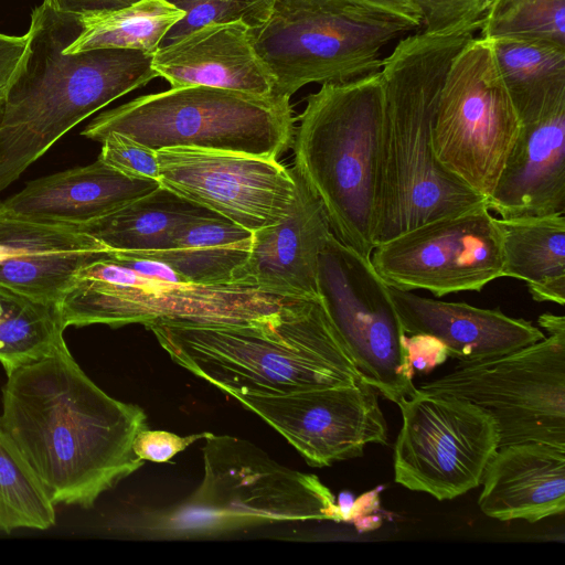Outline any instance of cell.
Wrapping results in <instances>:
<instances>
[{
  "mask_svg": "<svg viewBox=\"0 0 565 565\" xmlns=\"http://www.w3.org/2000/svg\"><path fill=\"white\" fill-rule=\"evenodd\" d=\"M55 505L0 420V531L47 530Z\"/></svg>",
  "mask_w": 565,
  "mask_h": 565,
  "instance_id": "cell-30",
  "label": "cell"
},
{
  "mask_svg": "<svg viewBox=\"0 0 565 565\" xmlns=\"http://www.w3.org/2000/svg\"><path fill=\"white\" fill-rule=\"evenodd\" d=\"M145 327L174 363L234 398L362 380L320 297L291 299L276 316L256 322Z\"/></svg>",
  "mask_w": 565,
  "mask_h": 565,
  "instance_id": "cell-4",
  "label": "cell"
},
{
  "mask_svg": "<svg viewBox=\"0 0 565 565\" xmlns=\"http://www.w3.org/2000/svg\"><path fill=\"white\" fill-rule=\"evenodd\" d=\"M289 300L237 285H201L142 273L105 249L76 271L58 306L66 328H119L157 321L256 322L276 316Z\"/></svg>",
  "mask_w": 565,
  "mask_h": 565,
  "instance_id": "cell-8",
  "label": "cell"
},
{
  "mask_svg": "<svg viewBox=\"0 0 565 565\" xmlns=\"http://www.w3.org/2000/svg\"><path fill=\"white\" fill-rule=\"evenodd\" d=\"M515 351L459 362L420 393L466 399L497 422L499 447L546 443L565 448V326Z\"/></svg>",
  "mask_w": 565,
  "mask_h": 565,
  "instance_id": "cell-10",
  "label": "cell"
},
{
  "mask_svg": "<svg viewBox=\"0 0 565 565\" xmlns=\"http://www.w3.org/2000/svg\"><path fill=\"white\" fill-rule=\"evenodd\" d=\"M489 43L522 125L565 105V46L532 40Z\"/></svg>",
  "mask_w": 565,
  "mask_h": 565,
  "instance_id": "cell-26",
  "label": "cell"
},
{
  "mask_svg": "<svg viewBox=\"0 0 565 565\" xmlns=\"http://www.w3.org/2000/svg\"><path fill=\"white\" fill-rule=\"evenodd\" d=\"M58 302L0 282V363L7 375L66 347Z\"/></svg>",
  "mask_w": 565,
  "mask_h": 565,
  "instance_id": "cell-29",
  "label": "cell"
},
{
  "mask_svg": "<svg viewBox=\"0 0 565 565\" xmlns=\"http://www.w3.org/2000/svg\"><path fill=\"white\" fill-rule=\"evenodd\" d=\"M341 8L365 14L405 21L415 29L422 25L417 9L408 0H331Z\"/></svg>",
  "mask_w": 565,
  "mask_h": 565,
  "instance_id": "cell-36",
  "label": "cell"
},
{
  "mask_svg": "<svg viewBox=\"0 0 565 565\" xmlns=\"http://www.w3.org/2000/svg\"><path fill=\"white\" fill-rule=\"evenodd\" d=\"M295 194L276 224L252 233L248 258L234 285L285 299L318 298V263L333 234L324 205L294 169Z\"/></svg>",
  "mask_w": 565,
  "mask_h": 565,
  "instance_id": "cell-17",
  "label": "cell"
},
{
  "mask_svg": "<svg viewBox=\"0 0 565 565\" xmlns=\"http://www.w3.org/2000/svg\"><path fill=\"white\" fill-rule=\"evenodd\" d=\"M290 98L209 87H171L100 113L82 131L98 141L110 131L153 150L190 147L278 159L292 146Z\"/></svg>",
  "mask_w": 565,
  "mask_h": 565,
  "instance_id": "cell-7",
  "label": "cell"
},
{
  "mask_svg": "<svg viewBox=\"0 0 565 565\" xmlns=\"http://www.w3.org/2000/svg\"><path fill=\"white\" fill-rule=\"evenodd\" d=\"M370 260L388 286L401 290L436 297L480 291L503 277L498 218L484 202L379 244Z\"/></svg>",
  "mask_w": 565,
  "mask_h": 565,
  "instance_id": "cell-14",
  "label": "cell"
},
{
  "mask_svg": "<svg viewBox=\"0 0 565 565\" xmlns=\"http://www.w3.org/2000/svg\"><path fill=\"white\" fill-rule=\"evenodd\" d=\"M377 391L353 384L285 395H239L237 399L275 428L312 467L361 457L366 445L387 441Z\"/></svg>",
  "mask_w": 565,
  "mask_h": 565,
  "instance_id": "cell-16",
  "label": "cell"
},
{
  "mask_svg": "<svg viewBox=\"0 0 565 565\" xmlns=\"http://www.w3.org/2000/svg\"><path fill=\"white\" fill-rule=\"evenodd\" d=\"M388 291L406 335L433 337L459 362L505 354L545 337L532 322L499 308L426 298L392 286Z\"/></svg>",
  "mask_w": 565,
  "mask_h": 565,
  "instance_id": "cell-20",
  "label": "cell"
},
{
  "mask_svg": "<svg viewBox=\"0 0 565 565\" xmlns=\"http://www.w3.org/2000/svg\"><path fill=\"white\" fill-rule=\"evenodd\" d=\"M184 14L167 0H138L121 8L81 12L79 32L64 52L130 49L154 53Z\"/></svg>",
  "mask_w": 565,
  "mask_h": 565,
  "instance_id": "cell-28",
  "label": "cell"
},
{
  "mask_svg": "<svg viewBox=\"0 0 565 565\" xmlns=\"http://www.w3.org/2000/svg\"><path fill=\"white\" fill-rule=\"evenodd\" d=\"M157 159L161 186L252 233L292 203L295 175L278 159L190 147L157 150Z\"/></svg>",
  "mask_w": 565,
  "mask_h": 565,
  "instance_id": "cell-15",
  "label": "cell"
},
{
  "mask_svg": "<svg viewBox=\"0 0 565 565\" xmlns=\"http://www.w3.org/2000/svg\"><path fill=\"white\" fill-rule=\"evenodd\" d=\"M486 204L500 218L565 214V105L522 125Z\"/></svg>",
  "mask_w": 565,
  "mask_h": 565,
  "instance_id": "cell-21",
  "label": "cell"
},
{
  "mask_svg": "<svg viewBox=\"0 0 565 565\" xmlns=\"http://www.w3.org/2000/svg\"><path fill=\"white\" fill-rule=\"evenodd\" d=\"M397 405L402 427L394 446L395 482L439 501L481 486L500 444L490 414L466 399L417 390Z\"/></svg>",
  "mask_w": 565,
  "mask_h": 565,
  "instance_id": "cell-13",
  "label": "cell"
},
{
  "mask_svg": "<svg viewBox=\"0 0 565 565\" xmlns=\"http://www.w3.org/2000/svg\"><path fill=\"white\" fill-rule=\"evenodd\" d=\"M0 282L60 302L75 274L107 249L74 225L24 218L0 205Z\"/></svg>",
  "mask_w": 565,
  "mask_h": 565,
  "instance_id": "cell-18",
  "label": "cell"
},
{
  "mask_svg": "<svg viewBox=\"0 0 565 565\" xmlns=\"http://www.w3.org/2000/svg\"><path fill=\"white\" fill-rule=\"evenodd\" d=\"M407 347L414 372H428L448 356L445 347L429 335H407Z\"/></svg>",
  "mask_w": 565,
  "mask_h": 565,
  "instance_id": "cell-38",
  "label": "cell"
},
{
  "mask_svg": "<svg viewBox=\"0 0 565 565\" xmlns=\"http://www.w3.org/2000/svg\"><path fill=\"white\" fill-rule=\"evenodd\" d=\"M63 12L81 13L85 11L116 9L129 6L138 0H50Z\"/></svg>",
  "mask_w": 565,
  "mask_h": 565,
  "instance_id": "cell-39",
  "label": "cell"
},
{
  "mask_svg": "<svg viewBox=\"0 0 565 565\" xmlns=\"http://www.w3.org/2000/svg\"><path fill=\"white\" fill-rule=\"evenodd\" d=\"M275 0H200L167 33L160 46L210 23L242 21L250 29L269 17Z\"/></svg>",
  "mask_w": 565,
  "mask_h": 565,
  "instance_id": "cell-32",
  "label": "cell"
},
{
  "mask_svg": "<svg viewBox=\"0 0 565 565\" xmlns=\"http://www.w3.org/2000/svg\"><path fill=\"white\" fill-rule=\"evenodd\" d=\"M161 186L158 180L125 175L99 159L32 180L0 201L11 214L43 222L82 225L103 217Z\"/></svg>",
  "mask_w": 565,
  "mask_h": 565,
  "instance_id": "cell-22",
  "label": "cell"
},
{
  "mask_svg": "<svg viewBox=\"0 0 565 565\" xmlns=\"http://www.w3.org/2000/svg\"><path fill=\"white\" fill-rule=\"evenodd\" d=\"M481 24L482 18L441 32L420 31L399 40L383 58L375 246L486 202L446 170L433 149V126L446 75Z\"/></svg>",
  "mask_w": 565,
  "mask_h": 565,
  "instance_id": "cell-2",
  "label": "cell"
},
{
  "mask_svg": "<svg viewBox=\"0 0 565 565\" xmlns=\"http://www.w3.org/2000/svg\"><path fill=\"white\" fill-rule=\"evenodd\" d=\"M28 41V32L23 35L0 33V103H4L7 90L24 54Z\"/></svg>",
  "mask_w": 565,
  "mask_h": 565,
  "instance_id": "cell-37",
  "label": "cell"
},
{
  "mask_svg": "<svg viewBox=\"0 0 565 565\" xmlns=\"http://www.w3.org/2000/svg\"><path fill=\"white\" fill-rule=\"evenodd\" d=\"M481 486L478 504L492 519L535 523L563 514L565 448L536 441L501 446Z\"/></svg>",
  "mask_w": 565,
  "mask_h": 565,
  "instance_id": "cell-23",
  "label": "cell"
},
{
  "mask_svg": "<svg viewBox=\"0 0 565 565\" xmlns=\"http://www.w3.org/2000/svg\"><path fill=\"white\" fill-rule=\"evenodd\" d=\"M419 12L423 31L441 32L483 17L491 0H408Z\"/></svg>",
  "mask_w": 565,
  "mask_h": 565,
  "instance_id": "cell-34",
  "label": "cell"
},
{
  "mask_svg": "<svg viewBox=\"0 0 565 565\" xmlns=\"http://www.w3.org/2000/svg\"><path fill=\"white\" fill-rule=\"evenodd\" d=\"M212 213L163 186L92 222L74 225L107 249L161 250L185 223Z\"/></svg>",
  "mask_w": 565,
  "mask_h": 565,
  "instance_id": "cell-27",
  "label": "cell"
},
{
  "mask_svg": "<svg viewBox=\"0 0 565 565\" xmlns=\"http://www.w3.org/2000/svg\"><path fill=\"white\" fill-rule=\"evenodd\" d=\"M8 256L3 246L0 245V262L3 260Z\"/></svg>",
  "mask_w": 565,
  "mask_h": 565,
  "instance_id": "cell-41",
  "label": "cell"
},
{
  "mask_svg": "<svg viewBox=\"0 0 565 565\" xmlns=\"http://www.w3.org/2000/svg\"><path fill=\"white\" fill-rule=\"evenodd\" d=\"M250 245L252 232L209 213L182 225L164 249L127 253L161 262L190 282L234 285Z\"/></svg>",
  "mask_w": 565,
  "mask_h": 565,
  "instance_id": "cell-24",
  "label": "cell"
},
{
  "mask_svg": "<svg viewBox=\"0 0 565 565\" xmlns=\"http://www.w3.org/2000/svg\"><path fill=\"white\" fill-rule=\"evenodd\" d=\"M1 394V424L54 505L89 509L145 462L132 444L146 413L104 392L67 345L8 374Z\"/></svg>",
  "mask_w": 565,
  "mask_h": 565,
  "instance_id": "cell-1",
  "label": "cell"
},
{
  "mask_svg": "<svg viewBox=\"0 0 565 565\" xmlns=\"http://www.w3.org/2000/svg\"><path fill=\"white\" fill-rule=\"evenodd\" d=\"M318 292L362 380L396 404L413 396L407 335L370 258L332 234L319 256Z\"/></svg>",
  "mask_w": 565,
  "mask_h": 565,
  "instance_id": "cell-12",
  "label": "cell"
},
{
  "mask_svg": "<svg viewBox=\"0 0 565 565\" xmlns=\"http://www.w3.org/2000/svg\"><path fill=\"white\" fill-rule=\"evenodd\" d=\"M381 73L322 84L296 118L294 169L322 201L333 235L370 258L383 128Z\"/></svg>",
  "mask_w": 565,
  "mask_h": 565,
  "instance_id": "cell-5",
  "label": "cell"
},
{
  "mask_svg": "<svg viewBox=\"0 0 565 565\" xmlns=\"http://www.w3.org/2000/svg\"><path fill=\"white\" fill-rule=\"evenodd\" d=\"M79 32L77 13L50 0L32 9L29 41L0 119V192L77 124L158 76L153 53L65 46Z\"/></svg>",
  "mask_w": 565,
  "mask_h": 565,
  "instance_id": "cell-3",
  "label": "cell"
},
{
  "mask_svg": "<svg viewBox=\"0 0 565 565\" xmlns=\"http://www.w3.org/2000/svg\"><path fill=\"white\" fill-rule=\"evenodd\" d=\"M480 38L565 46V0H491L482 17Z\"/></svg>",
  "mask_w": 565,
  "mask_h": 565,
  "instance_id": "cell-31",
  "label": "cell"
},
{
  "mask_svg": "<svg viewBox=\"0 0 565 565\" xmlns=\"http://www.w3.org/2000/svg\"><path fill=\"white\" fill-rule=\"evenodd\" d=\"M503 277L526 282L535 301L565 303V217L498 218Z\"/></svg>",
  "mask_w": 565,
  "mask_h": 565,
  "instance_id": "cell-25",
  "label": "cell"
},
{
  "mask_svg": "<svg viewBox=\"0 0 565 565\" xmlns=\"http://www.w3.org/2000/svg\"><path fill=\"white\" fill-rule=\"evenodd\" d=\"M167 1L170 2L171 4L175 6L177 8L185 11L188 8H190L191 6H193L194 3H196L200 0H167Z\"/></svg>",
  "mask_w": 565,
  "mask_h": 565,
  "instance_id": "cell-40",
  "label": "cell"
},
{
  "mask_svg": "<svg viewBox=\"0 0 565 565\" xmlns=\"http://www.w3.org/2000/svg\"><path fill=\"white\" fill-rule=\"evenodd\" d=\"M212 433L203 431L190 436H178L167 430L143 429L136 436L132 449L143 461L167 462L199 439H206Z\"/></svg>",
  "mask_w": 565,
  "mask_h": 565,
  "instance_id": "cell-35",
  "label": "cell"
},
{
  "mask_svg": "<svg viewBox=\"0 0 565 565\" xmlns=\"http://www.w3.org/2000/svg\"><path fill=\"white\" fill-rule=\"evenodd\" d=\"M414 29L330 0H275L250 35L274 79L273 94L290 98L311 83H344L380 72L383 49Z\"/></svg>",
  "mask_w": 565,
  "mask_h": 565,
  "instance_id": "cell-9",
  "label": "cell"
},
{
  "mask_svg": "<svg viewBox=\"0 0 565 565\" xmlns=\"http://www.w3.org/2000/svg\"><path fill=\"white\" fill-rule=\"evenodd\" d=\"M522 129L489 42L473 38L446 75L433 126L437 160L487 199Z\"/></svg>",
  "mask_w": 565,
  "mask_h": 565,
  "instance_id": "cell-11",
  "label": "cell"
},
{
  "mask_svg": "<svg viewBox=\"0 0 565 565\" xmlns=\"http://www.w3.org/2000/svg\"><path fill=\"white\" fill-rule=\"evenodd\" d=\"M2 109H3V103H0V119H1V116H2Z\"/></svg>",
  "mask_w": 565,
  "mask_h": 565,
  "instance_id": "cell-42",
  "label": "cell"
},
{
  "mask_svg": "<svg viewBox=\"0 0 565 565\" xmlns=\"http://www.w3.org/2000/svg\"><path fill=\"white\" fill-rule=\"evenodd\" d=\"M152 67L173 88L209 86L259 96L274 79L258 56L250 28L242 21L210 23L153 53Z\"/></svg>",
  "mask_w": 565,
  "mask_h": 565,
  "instance_id": "cell-19",
  "label": "cell"
},
{
  "mask_svg": "<svg viewBox=\"0 0 565 565\" xmlns=\"http://www.w3.org/2000/svg\"><path fill=\"white\" fill-rule=\"evenodd\" d=\"M99 142L102 149L97 159L110 168L131 178L159 181L156 150L117 131L106 134Z\"/></svg>",
  "mask_w": 565,
  "mask_h": 565,
  "instance_id": "cell-33",
  "label": "cell"
},
{
  "mask_svg": "<svg viewBox=\"0 0 565 565\" xmlns=\"http://www.w3.org/2000/svg\"><path fill=\"white\" fill-rule=\"evenodd\" d=\"M200 486L142 525L151 536L209 537L258 525L341 522L335 498L312 473L285 467L256 445L230 435L204 439Z\"/></svg>",
  "mask_w": 565,
  "mask_h": 565,
  "instance_id": "cell-6",
  "label": "cell"
}]
</instances>
